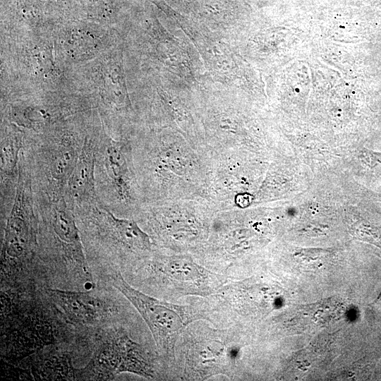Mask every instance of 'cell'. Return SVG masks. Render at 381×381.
Listing matches in <instances>:
<instances>
[{
    "label": "cell",
    "mask_w": 381,
    "mask_h": 381,
    "mask_svg": "<svg viewBox=\"0 0 381 381\" xmlns=\"http://www.w3.org/2000/svg\"><path fill=\"white\" fill-rule=\"evenodd\" d=\"M38 220L37 255L50 258L91 280L84 254V247L73 209L65 197L47 200L35 197Z\"/></svg>",
    "instance_id": "cell-1"
},
{
    "label": "cell",
    "mask_w": 381,
    "mask_h": 381,
    "mask_svg": "<svg viewBox=\"0 0 381 381\" xmlns=\"http://www.w3.org/2000/svg\"><path fill=\"white\" fill-rule=\"evenodd\" d=\"M73 210L86 252L103 253L111 258L150 250L149 236L134 222L115 216L99 198Z\"/></svg>",
    "instance_id": "cell-2"
},
{
    "label": "cell",
    "mask_w": 381,
    "mask_h": 381,
    "mask_svg": "<svg viewBox=\"0 0 381 381\" xmlns=\"http://www.w3.org/2000/svg\"><path fill=\"white\" fill-rule=\"evenodd\" d=\"M4 226L1 270L20 275L37 255L38 220L30 176L22 160L16 193Z\"/></svg>",
    "instance_id": "cell-3"
},
{
    "label": "cell",
    "mask_w": 381,
    "mask_h": 381,
    "mask_svg": "<svg viewBox=\"0 0 381 381\" xmlns=\"http://www.w3.org/2000/svg\"><path fill=\"white\" fill-rule=\"evenodd\" d=\"M145 378L155 377L150 354L123 329L104 331L97 339L93 355L85 367L75 370L76 380H109L121 373Z\"/></svg>",
    "instance_id": "cell-4"
},
{
    "label": "cell",
    "mask_w": 381,
    "mask_h": 381,
    "mask_svg": "<svg viewBox=\"0 0 381 381\" xmlns=\"http://www.w3.org/2000/svg\"><path fill=\"white\" fill-rule=\"evenodd\" d=\"M110 281L140 314L159 353L167 360L174 359L179 337L192 321L198 319L197 315L184 306L161 301L135 289L119 272L111 274Z\"/></svg>",
    "instance_id": "cell-5"
},
{
    "label": "cell",
    "mask_w": 381,
    "mask_h": 381,
    "mask_svg": "<svg viewBox=\"0 0 381 381\" xmlns=\"http://www.w3.org/2000/svg\"><path fill=\"white\" fill-rule=\"evenodd\" d=\"M184 347V372L189 379L231 375L239 348L226 330L204 329L188 335Z\"/></svg>",
    "instance_id": "cell-6"
},
{
    "label": "cell",
    "mask_w": 381,
    "mask_h": 381,
    "mask_svg": "<svg viewBox=\"0 0 381 381\" xmlns=\"http://www.w3.org/2000/svg\"><path fill=\"white\" fill-rule=\"evenodd\" d=\"M128 167L121 147L109 140L96 143L95 186L98 198L112 212L130 198Z\"/></svg>",
    "instance_id": "cell-7"
},
{
    "label": "cell",
    "mask_w": 381,
    "mask_h": 381,
    "mask_svg": "<svg viewBox=\"0 0 381 381\" xmlns=\"http://www.w3.org/2000/svg\"><path fill=\"white\" fill-rule=\"evenodd\" d=\"M55 306L71 322L94 325L111 315V308L99 298L85 291L48 289Z\"/></svg>",
    "instance_id": "cell-8"
},
{
    "label": "cell",
    "mask_w": 381,
    "mask_h": 381,
    "mask_svg": "<svg viewBox=\"0 0 381 381\" xmlns=\"http://www.w3.org/2000/svg\"><path fill=\"white\" fill-rule=\"evenodd\" d=\"M152 272L173 286L190 293L207 292L212 274L191 260L184 258H165L153 262Z\"/></svg>",
    "instance_id": "cell-9"
},
{
    "label": "cell",
    "mask_w": 381,
    "mask_h": 381,
    "mask_svg": "<svg viewBox=\"0 0 381 381\" xmlns=\"http://www.w3.org/2000/svg\"><path fill=\"white\" fill-rule=\"evenodd\" d=\"M95 152L96 143L85 140L64 196L72 209L98 199L95 186Z\"/></svg>",
    "instance_id": "cell-10"
},
{
    "label": "cell",
    "mask_w": 381,
    "mask_h": 381,
    "mask_svg": "<svg viewBox=\"0 0 381 381\" xmlns=\"http://www.w3.org/2000/svg\"><path fill=\"white\" fill-rule=\"evenodd\" d=\"M33 367L35 377L40 380H76L75 370L66 353L49 355Z\"/></svg>",
    "instance_id": "cell-11"
},
{
    "label": "cell",
    "mask_w": 381,
    "mask_h": 381,
    "mask_svg": "<svg viewBox=\"0 0 381 381\" xmlns=\"http://www.w3.org/2000/svg\"><path fill=\"white\" fill-rule=\"evenodd\" d=\"M381 301V293L379 295V296L377 298L376 301L375 302H378Z\"/></svg>",
    "instance_id": "cell-12"
}]
</instances>
